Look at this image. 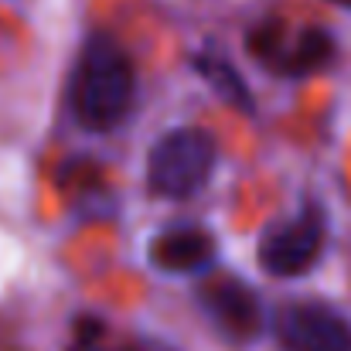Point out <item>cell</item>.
<instances>
[{
  "label": "cell",
  "instance_id": "6da1fadb",
  "mask_svg": "<svg viewBox=\"0 0 351 351\" xmlns=\"http://www.w3.org/2000/svg\"><path fill=\"white\" fill-rule=\"evenodd\" d=\"M133 96H136V75L130 55L113 38L93 34L79 51L69 86V103L75 119L96 133L113 130L126 119Z\"/></svg>",
  "mask_w": 351,
  "mask_h": 351
},
{
  "label": "cell",
  "instance_id": "7a4b0ae2",
  "mask_svg": "<svg viewBox=\"0 0 351 351\" xmlns=\"http://www.w3.org/2000/svg\"><path fill=\"white\" fill-rule=\"evenodd\" d=\"M215 157H219V147H215L212 133H205L198 126H181V130L164 133L147 157L150 195L167 198V202L191 198L212 178Z\"/></svg>",
  "mask_w": 351,
  "mask_h": 351
},
{
  "label": "cell",
  "instance_id": "3957f363",
  "mask_svg": "<svg viewBox=\"0 0 351 351\" xmlns=\"http://www.w3.org/2000/svg\"><path fill=\"white\" fill-rule=\"evenodd\" d=\"M328 242V215L321 205L307 202L293 219L283 226H273L259 242V266L269 276L293 280L304 276L324 252Z\"/></svg>",
  "mask_w": 351,
  "mask_h": 351
},
{
  "label": "cell",
  "instance_id": "277c9868",
  "mask_svg": "<svg viewBox=\"0 0 351 351\" xmlns=\"http://www.w3.org/2000/svg\"><path fill=\"white\" fill-rule=\"evenodd\" d=\"M245 48L259 65L280 75H311L335 58V38L321 27L290 34L280 21H263L245 34Z\"/></svg>",
  "mask_w": 351,
  "mask_h": 351
},
{
  "label": "cell",
  "instance_id": "5b68a950",
  "mask_svg": "<svg viewBox=\"0 0 351 351\" xmlns=\"http://www.w3.org/2000/svg\"><path fill=\"white\" fill-rule=\"evenodd\" d=\"M273 328L283 351H351L348 317L321 300H290Z\"/></svg>",
  "mask_w": 351,
  "mask_h": 351
},
{
  "label": "cell",
  "instance_id": "8992f818",
  "mask_svg": "<svg viewBox=\"0 0 351 351\" xmlns=\"http://www.w3.org/2000/svg\"><path fill=\"white\" fill-rule=\"evenodd\" d=\"M198 307L229 341H252L263 331V304L249 283L232 273H215L198 287Z\"/></svg>",
  "mask_w": 351,
  "mask_h": 351
},
{
  "label": "cell",
  "instance_id": "52a82bcc",
  "mask_svg": "<svg viewBox=\"0 0 351 351\" xmlns=\"http://www.w3.org/2000/svg\"><path fill=\"white\" fill-rule=\"evenodd\" d=\"M215 259V239L202 226H178L150 242V263L164 273H198Z\"/></svg>",
  "mask_w": 351,
  "mask_h": 351
},
{
  "label": "cell",
  "instance_id": "ba28073f",
  "mask_svg": "<svg viewBox=\"0 0 351 351\" xmlns=\"http://www.w3.org/2000/svg\"><path fill=\"white\" fill-rule=\"evenodd\" d=\"M191 65H195V72L212 86V93H215L222 103H229V106L239 110V113H252V110H256V99H252L249 86L242 82L239 69H235L222 51L202 48V51L191 55Z\"/></svg>",
  "mask_w": 351,
  "mask_h": 351
},
{
  "label": "cell",
  "instance_id": "9c48e42d",
  "mask_svg": "<svg viewBox=\"0 0 351 351\" xmlns=\"http://www.w3.org/2000/svg\"><path fill=\"white\" fill-rule=\"evenodd\" d=\"M103 338H106V328L96 317H82L79 321V331H75V348L72 351H110V348H103ZM117 351H174V348H167L160 341L140 338V341H130L126 348H117Z\"/></svg>",
  "mask_w": 351,
  "mask_h": 351
},
{
  "label": "cell",
  "instance_id": "30bf717a",
  "mask_svg": "<svg viewBox=\"0 0 351 351\" xmlns=\"http://www.w3.org/2000/svg\"><path fill=\"white\" fill-rule=\"evenodd\" d=\"M335 3H341V7H351V0H335Z\"/></svg>",
  "mask_w": 351,
  "mask_h": 351
}]
</instances>
